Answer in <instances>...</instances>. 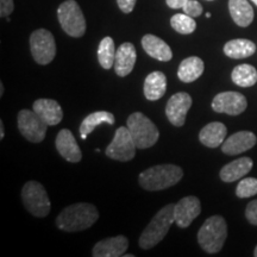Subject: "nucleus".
Instances as JSON below:
<instances>
[{"label": "nucleus", "instance_id": "1", "mask_svg": "<svg viewBox=\"0 0 257 257\" xmlns=\"http://www.w3.org/2000/svg\"><path fill=\"white\" fill-rule=\"evenodd\" d=\"M98 218L99 212L94 205L79 202L63 208L56 218V225L66 232H78L91 227Z\"/></svg>", "mask_w": 257, "mask_h": 257}, {"label": "nucleus", "instance_id": "2", "mask_svg": "<svg viewBox=\"0 0 257 257\" xmlns=\"http://www.w3.org/2000/svg\"><path fill=\"white\" fill-rule=\"evenodd\" d=\"M184 176V170L175 165H159L144 170L138 176V182L146 191L155 192L178 184Z\"/></svg>", "mask_w": 257, "mask_h": 257}, {"label": "nucleus", "instance_id": "3", "mask_svg": "<svg viewBox=\"0 0 257 257\" xmlns=\"http://www.w3.org/2000/svg\"><path fill=\"white\" fill-rule=\"evenodd\" d=\"M174 206V204L167 205L154 216L138 240L141 248L144 250L152 249L165 238L170 226L175 223Z\"/></svg>", "mask_w": 257, "mask_h": 257}, {"label": "nucleus", "instance_id": "4", "mask_svg": "<svg viewBox=\"0 0 257 257\" xmlns=\"http://www.w3.org/2000/svg\"><path fill=\"white\" fill-rule=\"evenodd\" d=\"M227 236L226 221L221 216H212L205 220L198 232V242L205 252L217 253L223 248Z\"/></svg>", "mask_w": 257, "mask_h": 257}, {"label": "nucleus", "instance_id": "5", "mask_svg": "<svg viewBox=\"0 0 257 257\" xmlns=\"http://www.w3.org/2000/svg\"><path fill=\"white\" fill-rule=\"evenodd\" d=\"M128 131L133 136L137 149L152 148L159 141V128L147 115L141 112H135L126 120Z\"/></svg>", "mask_w": 257, "mask_h": 257}, {"label": "nucleus", "instance_id": "6", "mask_svg": "<svg viewBox=\"0 0 257 257\" xmlns=\"http://www.w3.org/2000/svg\"><path fill=\"white\" fill-rule=\"evenodd\" d=\"M57 18H59L61 28L69 36L79 38L86 32V19L81 9L75 0H66L57 9Z\"/></svg>", "mask_w": 257, "mask_h": 257}, {"label": "nucleus", "instance_id": "7", "mask_svg": "<svg viewBox=\"0 0 257 257\" xmlns=\"http://www.w3.org/2000/svg\"><path fill=\"white\" fill-rule=\"evenodd\" d=\"M22 200L32 216L44 218L50 213L51 204L46 188L37 181H29L22 189Z\"/></svg>", "mask_w": 257, "mask_h": 257}, {"label": "nucleus", "instance_id": "8", "mask_svg": "<svg viewBox=\"0 0 257 257\" xmlns=\"http://www.w3.org/2000/svg\"><path fill=\"white\" fill-rule=\"evenodd\" d=\"M31 55L38 64L46 66L53 62L56 55L55 38L50 31L46 29H38L30 36Z\"/></svg>", "mask_w": 257, "mask_h": 257}, {"label": "nucleus", "instance_id": "9", "mask_svg": "<svg viewBox=\"0 0 257 257\" xmlns=\"http://www.w3.org/2000/svg\"><path fill=\"white\" fill-rule=\"evenodd\" d=\"M137 146L127 126H120L115 130L113 141L106 148V156L111 160L127 162L136 155Z\"/></svg>", "mask_w": 257, "mask_h": 257}, {"label": "nucleus", "instance_id": "10", "mask_svg": "<svg viewBox=\"0 0 257 257\" xmlns=\"http://www.w3.org/2000/svg\"><path fill=\"white\" fill-rule=\"evenodd\" d=\"M17 123L19 133L29 142L41 143L46 138L48 124L34 110L19 111Z\"/></svg>", "mask_w": 257, "mask_h": 257}, {"label": "nucleus", "instance_id": "11", "mask_svg": "<svg viewBox=\"0 0 257 257\" xmlns=\"http://www.w3.org/2000/svg\"><path fill=\"white\" fill-rule=\"evenodd\" d=\"M248 101L242 93L221 92L212 100V110L217 113H226L229 115H238L246 110Z\"/></svg>", "mask_w": 257, "mask_h": 257}, {"label": "nucleus", "instance_id": "12", "mask_svg": "<svg viewBox=\"0 0 257 257\" xmlns=\"http://www.w3.org/2000/svg\"><path fill=\"white\" fill-rule=\"evenodd\" d=\"M192 106V96L186 92L175 93L169 98L166 106V114L174 126H182Z\"/></svg>", "mask_w": 257, "mask_h": 257}, {"label": "nucleus", "instance_id": "13", "mask_svg": "<svg viewBox=\"0 0 257 257\" xmlns=\"http://www.w3.org/2000/svg\"><path fill=\"white\" fill-rule=\"evenodd\" d=\"M201 212L200 200L197 197H185L174 206L175 223L181 229H186L193 223L195 218H198Z\"/></svg>", "mask_w": 257, "mask_h": 257}, {"label": "nucleus", "instance_id": "14", "mask_svg": "<svg viewBox=\"0 0 257 257\" xmlns=\"http://www.w3.org/2000/svg\"><path fill=\"white\" fill-rule=\"evenodd\" d=\"M256 142V135L251 131H238L224 141L221 144V152L230 156L239 155L255 147Z\"/></svg>", "mask_w": 257, "mask_h": 257}, {"label": "nucleus", "instance_id": "15", "mask_svg": "<svg viewBox=\"0 0 257 257\" xmlns=\"http://www.w3.org/2000/svg\"><path fill=\"white\" fill-rule=\"evenodd\" d=\"M55 146L60 155L66 161H68V162L76 163L81 161V149H80L79 144L76 142L72 131L68 130V128H62V130L57 134Z\"/></svg>", "mask_w": 257, "mask_h": 257}, {"label": "nucleus", "instance_id": "16", "mask_svg": "<svg viewBox=\"0 0 257 257\" xmlns=\"http://www.w3.org/2000/svg\"><path fill=\"white\" fill-rule=\"evenodd\" d=\"M128 249V239L125 236H115L102 239L93 248L94 257H121Z\"/></svg>", "mask_w": 257, "mask_h": 257}, {"label": "nucleus", "instance_id": "17", "mask_svg": "<svg viewBox=\"0 0 257 257\" xmlns=\"http://www.w3.org/2000/svg\"><path fill=\"white\" fill-rule=\"evenodd\" d=\"M137 60L136 48L130 42H125L117 49L114 60V72L118 76L124 78L133 72Z\"/></svg>", "mask_w": 257, "mask_h": 257}, {"label": "nucleus", "instance_id": "18", "mask_svg": "<svg viewBox=\"0 0 257 257\" xmlns=\"http://www.w3.org/2000/svg\"><path fill=\"white\" fill-rule=\"evenodd\" d=\"M32 108L43 119L48 126H54L62 120L63 111L59 102L53 99H37Z\"/></svg>", "mask_w": 257, "mask_h": 257}, {"label": "nucleus", "instance_id": "19", "mask_svg": "<svg viewBox=\"0 0 257 257\" xmlns=\"http://www.w3.org/2000/svg\"><path fill=\"white\" fill-rule=\"evenodd\" d=\"M142 47L148 55L161 62H168L173 59V51L170 47L155 35H146L142 38Z\"/></svg>", "mask_w": 257, "mask_h": 257}, {"label": "nucleus", "instance_id": "20", "mask_svg": "<svg viewBox=\"0 0 257 257\" xmlns=\"http://www.w3.org/2000/svg\"><path fill=\"white\" fill-rule=\"evenodd\" d=\"M253 162L250 157H240L227 163L220 170V179L224 182H234L245 176L252 169Z\"/></svg>", "mask_w": 257, "mask_h": 257}, {"label": "nucleus", "instance_id": "21", "mask_svg": "<svg viewBox=\"0 0 257 257\" xmlns=\"http://www.w3.org/2000/svg\"><path fill=\"white\" fill-rule=\"evenodd\" d=\"M227 128L220 121H213L201 128L199 134L200 142L207 148H218L224 143L226 138Z\"/></svg>", "mask_w": 257, "mask_h": 257}, {"label": "nucleus", "instance_id": "22", "mask_svg": "<svg viewBox=\"0 0 257 257\" xmlns=\"http://www.w3.org/2000/svg\"><path fill=\"white\" fill-rule=\"evenodd\" d=\"M167 91V78L162 72H153L144 81V96L150 101H156L165 95Z\"/></svg>", "mask_w": 257, "mask_h": 257}, {"label": "nucleus", "instance_id": "23", "mask_svg": "<svg viewBox=\"0 0 257 257\" xmlns=\"http://www.w3.org/2000/svg\"><path fill=\"white\" fill-rule=\"evenodd\" d=\"M229 11L234 23L242 28L249 27L255 17L252 6L248 0H229Z\"/></svg>", "mask_w": 257, "mask_h": 257}, {"label": "nucleus", "instance_id": "24", "mask_svg": "<svg viewBox=\"0 0 257 257\" xmlns=\"http://www.w3.org/2000/svg\"><path fill=\"white\" fill-rule=\"evenodd\" d=\"M204 62L200 57L191 56L187 57L180 63L178 69V76L182 82L189 83L195 81L204 73Z\"/></svg>", "mask_w": 257, "mask_h": 257}, {"label": "nucleus", "instance_id": "25", "mask_svg": "<svg viewBox=\"0 0 257 257\" xmlns=\"http://www.w3.org/2000/svg\"><path fill=\"white\" fill-rule=\"evenodd\" d=\"M256 46L255 43L244 38H237V40L229 41L224 46V54L230 59L239 60L246 59L255 54Z\"/></svg>", "mask_w": 257, "mask_h": 257}, {"label": "nucleus", "instance_id": "26", "mask_svg": "<svg viewBox=\"0 0 257 257\" xmlns=\"http://www.w3.org/2000/svg\"><path fill=\"white\" fill-rule=\"evenodd\" d=\"M115 121L114 115L111 112L107 111H98L94 113L88 114L85 119L82 120L81 125H80V136L83 141L87 140L88 135H91L94 128L102 123H107L110 125H113Z\"/></svg>", "mask_w": 257, "mask_h": 257}, {"label": "nucleus", "instance_id": "27", "mask_svg": "<svg viewBox=\"0 0 257 257\" xmlns=\"http://www.w3.org/2000/svg\"><path fill=\"white\" fill-rule=\"evenodd\" d=\"M231 79L239 87H251L257 82V70L251 64H239L233 68Z\"/></svg>", "mask_w": 257, "mask_h": 257}, {"label": "nucleus", "instance_id": "28", "mask_svg": "<svg viewBox=\"0 0 257 257\" xmlns=\"http://www.w3.org/2000/svg\"><path fill=\"white\" fill-rule=\"evenodd\" d=\"M114 41L110 36L102 38L98 47V60L104 69H110L114 66L115 60Z\"/></svg>", "mask_w": 257, "mask_h": 257}, {"label": "nucleus", "instance_id": "29", "mask_svg": "<svg viewBox=\"0 0 257 257\" xmlns=\"http://www.w3.org/2000/svg\"><path fill=\"white\" fill-rule=\"evenodd\" d=\"M170 25L176 32L181 35L193 34L197 29L194 18L186 14H176L170 18Z\"/></svg>", "mask_w": 257, "mask_h": 257}, {"label": "nucleus", "instance_id": "30", "mask_svg": "<svg viewBox=\"0 0 257 257\" xmlns=\"http://www.w3.org/2000/svg\"><path fill=\"white\" fill-rule=\"evenodd\" d=\"M257 194V179L245 178L240 180V182L236 188V195L238 198H250Z\"/></svg>", "mask_w": 257, "mask_h": 257}, {"label": "nucleus", "instance_id": "31", "mask_svg": "<svg viewBox=\"0 0 257 257\" xmlns=\"http://www.w3.org/2000/svg\"><path fill=\"white\" fill-rule=\"evenodd\" d=\"M182 10H184L186 15L191 16L193 18H197L199 16H201L202 11H204L201 4L199 2H197V0H188L187 4L182 8Z\"/></svg>", "mask_w": 257, "mask_h": 257}, {"label": "nucleus", "instance_id": "32", "mask_svg": "<svg viewBox=\"0 0 257 257\" xmlns=\"http://www.w3.org/2000/svg\"><path fill=\"white\" fill-rule=\"evenodd\" d=\"M245 217L250 224L257 225V199L248 204L245 210Z\"/></svg>", "mask_w": 257, "mask_h": 257}, {"label": "nucleus", "instance_id": "33", "mask_svg": "<svg viewBox=\"0 0 257 257\" xmlns=\"http://www.w3.org/2000/svg\"><path fill=\"white\" fill-rule=\"evenodd\" d=\"M15 3L14 0H0V16L3 18L9 17L14 12Z\"/></svg>", "mask_w": 257, "mask_h": 257}, {"label": "nucleus", "instance_id": "34", "mask_svg": "<svg viewBox=\"0 0 257 257\" xmlns=\"http://www.w3.org/2000/svg\"><path fill=\"white\" fill-rule=\"evenodd\" d=\"M117 4L124 14H130L134 11L135 5H136V0H117Z\"/></svg>", "mask_w": 257, "mask_h": 257}, {"label": "nucleus", "instance_id": "35", "mask_svg": "<svg viewBox=\"0 0 257 257\" xmlns=\"http://www.w3.org/2000/svg\"><path fill=\"white\" fill-rule=\"evenodd\" d=\"M187 2L188 0H166L167 5H168L170 9L174 10L182 9L186 4H187Z\"/></svg>", "mask_w": 257, "mask_h": 257}, {"label": "nucleus", "instance_id": "36", "mask_svg": "<svg viewBox=\"0 0 257 257\" xmlns=\"http://www.w3.org/2000/svg\"><path fill=\"white\" fill-rule=\"evenodd\" d=\"M5 137V128H4V123L3 120H0V140Z\"/></svg>", "mask_w": 257, "mask_h": 257}, {"label": "nucleus", "instance_id": "37", "mask_svg": "<svg viewBox=\"0 0 257 257\" xmlns=\"http://www.w3.org/2000/svg\"><path fill=\"white\" fill-rule=\"evenodd\" d=\"M4 94V83L0 82V96H3Z\"/></svg>", "mask_w": 257, "mask_h": 257}, {"label": "nucleus", "instance_id": "38", "mask_svg": "<svg viewBox=\"0 0 257 257\" xmlns=\"http://www.w3.org/2000/svg\"><path fill=\"white\" fill-rule=\"evenodd\" d=\"M253 256L257 257V246L255 248V251H253Z\"/></svg>", "mask_w": 257, "mask_h": 257}, {"label": "nucleus", "instance_id": "39", "mask_svg": "<svg viewBox=\"0 0 257 257\" xmlns=\"http://www.w3.org/2000/svg\"><path fill=\"white\" fill-rule=\"evenodd\" d=\"M206 18H211V14H210V12H207V14H206Z\"/></svg>", "mask_w": 257, "mask_h": 257}, {"label": "nucleus", "instance_id": "40", "mask_svg": "<svg viewBox=\"0 0 257 257\" xmlns=\"http://www.w3.org/2000/svg\"><path fill=\"white\" fill-rule=\"evenodd\" d=\"M251 2L253 3V4H255V5L257 6V0H251Z\"/></svg>", "mask_w": 257, "mask_h": 257}]
</instances>
